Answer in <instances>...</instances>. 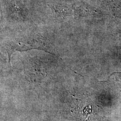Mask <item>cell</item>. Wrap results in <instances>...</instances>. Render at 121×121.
<instances>
[{
	"label": "cell",
	"mask_w": 121,
	"mask_h": 121,
	"mask_svg": "<svg viewBox=\"0 0 121 121\" xmlns=\"http://www.w3.org/2000/svg\"><path fill=\"white\" fill-rule=\"evenodd\" d=\"M4 47L7 54L9 64H10V58L12 54L16 51L24 52L38 49L52 54L46 45L44 39L38 35H24L9 39L4 43Z\"/></svg>",
	"instance_id": "1"
},
{
	"label": "cell",
	"mask_w": 121,
	"mask_h": 121,
	"mask_svg": "<svg viewBox=\"0 0 121 121\" xmlns=\"http://www.w3.org/2000/svg\"><path fill=\"white\" fill-rule=\"evenodd\" d=\"M53 13L58 17L63 19L73 16L72 4L65 3H54L48 4Z\"/></svg>",
	"instance_id": "2"
}]
</instances>
